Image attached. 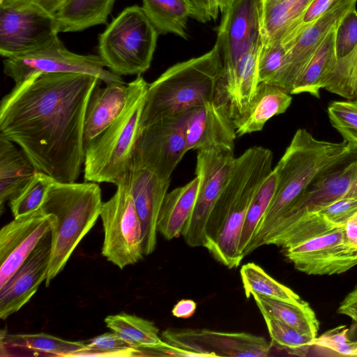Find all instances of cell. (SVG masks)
I'll return each instance as SVG.
<instances>
[{
    "label": "cell",
    "instance_id": "obj_1",
    "mask_svg": "<svg viewBox=\"0 0 357 357\" xmlns=\"http://www.w3.org/2000/svg\"><path fill=\"white\" fill-rule=\"evenodd\" d=\"M100 82L91 75L58 73L15 84L1 101L0 135L17 144L38 171L75 182L84 163L86 109Z\"/></svg>",
    "mask_w": 357,
    "mask_h": 357
},
{
    "label": "cell",
    "instance_id": "obj_2",
    "mask_svg": "<svg viewBox=\"0 0 357 357\" xmlns=\"http://www.w3.org/2000/svg\"><path fill=\"white\" fill-rule=\"evenodd\" d=\"M273 153L252 146L235 159L229 178L216 201L206 227V248L228 268L238 267L243 257L238 251L249 206L271 172Z\"/></svg>",
    "mask_w": 357,
    "mask_h": 357
},
{
    "label": "cell",
    "instance_id": "obj_3",
    "mask_svg": "<svg viewBox=\"0 0 357 357\" xmlns=\"http://www.w3.org/2000/svg\"><path fill=\"white\" fill-rule=\"evenodd\" d=\"M352 151L344 141L319 140L305 129L297 130L274 168L278 176L274 197L243 252L244 257L261 246L275 224L317 178L343 162Z\"/></svg>",
    "mask_w": 357,
    "mask_h": 357
},
{
    "label": "cell",
    "instance_id": "obj_4",
    "mask_svg": "<svg viewBox=\"0 0 357 357\" xmlns=\"http://www.w3.org/2000/svg\"><path fill=\"white\" fill-rule=\"evenodd\" d=\"M223 74L216 44L204 54L169 68L149 84L139 131L162 119L217 100Z\"/></svg>",
    "mask_w": 357,
    "mask_h": 357
},
{
    "label": "cell",
    "instance_id": "obj_5",
    "mask_svg": "<svg viewBox=\"0 0 357 357\" xmlns=\"http://www.w3.org/2000/svg\"><path fill=\"white\" fill-rule=\"evenodd\" d=\"M101 190L96 182L64 183L54 180L40 206L56 218L51 230L52 254L45 285L63 271L81 240L100 216Z\"/></svg>",
    "mask_w": 357,
    "mask_h": 357
},
{
    "label": "cell",
    "instance_id": "obj_6",
    "mask_svg": "<svg viewBox=\"0 0 357 357\" xmlns=\"http://www.w3.org/2000/svg\"><path fill=\"white\" fill-rule=\"evenodd\" d=\"M128 84V98L121 113L85 149L86 181L116 185L129 170L149 84L140 75Z\"/></svg>",
    "mask_w": 357,
    "mask_h": 357
},
{
    "label": "cell",
    "instance_id": "obj_7",
    "mask_svg": "<svg viewBox=\"0 0 357 357\" xmlns=\"http://www.w3.org/2000/svg\"><path fill=\"white\" fill-rule=\"evenodd\" d=\"M158 34L142 7H127L99 36V56L116 75H140L151 66Z\"/></svg>",
    "mask_w": 357,
    "mask_h": 357
},
{
    "label": "cell",
    "instance_id": "obj_8",
    "mask_svg": "<svg viewBox=\"0 0 357 357\" xmlns=\"http://www.w3.org/2000/svg\"><path fill=\"white\" fill-rule=\"evenodd\" d=\"M126 176L114 195L102 203L100 214L104 231L102 255L120 269L144 256L142 224Z\"/></svg>",
    "mask_w": 357,
    "mask_h": 357
},
{
    "label": "cell",
    "instance_id": "obj_9",
    "mask_svg": "<svg viewBox=\"0 0 357 357\" xmlns=\"http://www.w3.org/2000/svg\"><path fill=\"white\" fill-rule=\"evenodd\" d=\"M59 33L55 15L41 7L0 0V54L5 59L45 48Z\"/></svg>",
    "mask_w": 357,
    "mask_h": 357
},
{
    "label": "cell",
    "instance_id": "obj_10",
    "mask_svg": "<svg viewBox=\"0 0 357 357\" xmlns=\"http://www.w3.org/2000/svg\"><path fill=\"white\" fill-rule=\"evenodd\" d=\"M3 73L18 84L36 74L82 73L95 76L105 84H124L121 76L105 68L99 55L69 51L58 38L41 50L4 59Z\"/></svg>",
    "mask_w": 357,
    "mask_h": 357
},
{
    "label": "cell",
    "instance_id": "obj_11",
    "mask_svg": "<svg viewBox=\"0 0 357 357\" xmlns=\"http://www.w3.org/2000/svg\"><path fill=\"white\" fill-rule=\"evenodd\" d=\"M235 159L234 151L228 149L198 150L195 175L199 181L197 197L181 234L189 246L204 247L208 219L229 178Z\"/></svg>",
    "mask_w": 357,
    "mask_h": 357
},
{
    "label": "cell",
    "instance_id": "obj_12",
    "mask_svg": "<svg viewBox=\"0 0 357 357\" xmlns=\"http://www.w3.org/2000/svg\"><path fill=\"white\" fill-rule=\"evenodd\" d=\"M191 109L159 120L139 132L131 165L146 168L163 180L188 151L185 126Z\"/></svg>",
    "mask_w": 357,
    "mask_h": 357
},
{
    "label": "cell",
    "instance_id": "obj_13",
    "mask_svg": "<svg viewBox=\"0 0 357 357\" xmlns=\"http://www.w3.org/2000/svg\"><path fill=\"white\" fill-rule=\"evenodd\" d=\"M162 340L197 357L269 355L271 344L263 337L248 333H226L208 329H167Z\"/></svg>",
    "mask_w": 357,
    "mask_h": 357
},
{
    "label": "cell",
    "instance_id": "obj_14",
    "mask_svg": "<svg viewBox=\"0 0 357 357\" xmlns=\"http://www.w3.org/2000/svg\"><path fill=\"white\" fill-rule=\"evenodd\" d=\"M344 227L282 250L297 270L307 275L342 274L357 265V249L349 243Z\"/></svg>",
    "mask_w": 357,
    "mask_h": 357
},
{
    "label": "cell",
    "instance_id": "obj_15",
    "mask_svg": "<svg viewBox=\"0 0 357 357\" xmlns=\"http://www.w3.org/2000/svg\"><path fill=\"white\" fill-rule=\"evenodd\" d=\"M262 11V0H234L222 13L215 44L222 58L223 76L231 71L243 52L261 40Z\"/></svg>",
    "mask_w": 357,
    "mask_h": 357
},
{
    "label": "cell",
    "instance_id": "obj_16",
    "mask_svg": "<svg viewBox=\"0 0 357 357\" xmlns=\"http://www.w3.org/2000/svg\"><path fill=\"white\" fill-rule=\"evenodd\" d=\"M357 0H334L329 9L309 25L289 46L279 74L271 84L291 94L298 77L326 37L344 15L356 7Z\"/></svg>",
    "mask_w": 357,
    "mask_h": 357
},
{
    "label": "cell",
    "instance_id": "obj_17",
    "mask_svg": "<svg viewBox=\"0 0 357 357\" xmlns=\"http://www.w3.org/2000/svg\"><path fill=\"white\" fill-rule=\"evenodd\" d=\"M346 197H357V160L340 169L333 168L317 178L279 220L266 238L286 229L304 215L317 213Z\"/></svg>",
    "mask_w": 357,
    "mask_h": 357
},
{
    "label": "cell",
    "instance_id": "obj_18",
    "mask_svg": "<svg viewBox=\"0 0 357 357\" xmlns=\"http://www.w3.org/2000/svg\"><path fill=\"white\" fill-rule=\"evenodd\" d=\"M56 218L41 208L20 216L0 231V287L28 258L42 238L50 231Z\"/></svg>",
    "mask_w": 357,
    "mask_h": 357
},
{
    "label": "cell",
    "instance_id": "obj_19",
    "mask_svg": "<svg viewBox=\"0 0 357 357\" xmlns=\"http://www.w3.org/2000/svg\"><path fill=\"white\" fill-rule=\"evenodd\" d=\"M52 254L51 231L47 233L36 247L0 287V318L6 319L20 310L46 280Z\"/></svg>",
    "mask_w": 357,
    "mask_h": 357
},
{
    "label": "cell",
    "instance_id": "obj_20",
    "mask_svg": "<svg viewBox=\"0 0 357 357\" xmlns=\"http://www.w3.org/2000/svg\"><path fill=\"white\" fill-rule=\"evenodd\" d=\"M126 181L139 215L144 255L151 254L157 242V220L171 180H163L146 168L131 165Z\"/></svg>",
    "mask_w": 357,
    "mask_h": 357
},
{
    "label": "cell",
    "instance_id": "obj_21",
    "mask_svg": "<svg viewBox=\"0 0 357 357\" xmlns=\"http://www.w3.org/2000/svg\"><path fill=\"white\" fill-rule=\"evenodd\" d=\"M236 137L233 119L217 100L191 109L185 126L188 151L212 148L234 151Z\"/></svg>",
    "mask_w": 357,
    "mask_h": 357
},
{
    "label": "cell",
    "instance_id": "obj_22",
    "mask_svg": "<svg viewBox=\"0 0 357 357\" xmlns=\"http://www.w3.org/2000/svg\"><path fill=\"white\" fill-rule=\"evenodd\" d=\"M129 94L128 84L113 83L104 88L96 85L89 98L84 124V149L120 115Z\"/></svg>",
    "mask_w": 357,
    "mask_h": 357
},
{
    "label": "cell",
    "instance_id": "obj_23",
    "mask_svg": "<svg viewBox=\"0 0 357 357\" xmlns=\"http://www.w3.org/2000/svg\"><path fill=\"white\" fill-rule=\"evenodd\" d=\"M86 348L82 341H70L46 333L1 332V356H73Z\"/></svg>",
    "mask_w": 357,
    "mask_h": 357
},
{
    "label": "cell",
    "instance_id": "obj_24",
    "mask_svg": "<svg viewBox=\"0 0 357 357\" xmlns=\"http://www.w3.org/2000/svg\"><path fill=\"white\" fill-rule=\"evenodd\" d=\"M292 98L283 89L271 84H260L247 110L234 120L236 135L260 131L273 116L284 113Z\"/></svg>",
    "mask_w": 357,
    "mask_h": 357
},
{
    "label": "cell",
    "instance_id": "obj_25",
    "mask_svg": "<svg viewBox=\"0 0 357 357\" xmlns=\"http://www.w3.org/2000/svg\"><path fill=\"white\" fill-rule=\"evenodd\" d=\"M37 169L15 143L0 135V210L31 180Z\"/></svg>",
    "mask_w": 357,
    "mask_h": 357
},
{
    "label": "cell",
    "instance_id": "obj_26",
    "mask_svg": "<svg viewBox=\"0 0 357 357\" xmlns=\"http://www.w3.org/2000/svg\"><path fill=\"white\" fill-rule=\"evenodd\" d=\"M199 177L167 192L161 206L157 231L167 240L181 236L196 201Z\"/></svg>",
    "mask_w": 357,
    "mask_h": 357
},
{
    "label": "cell",
    "instance_id": "obj_27",
    "mask_svg": "<svg viewBox=\"0 0 357 357\" xmlns=\"http://www.w3.org/2000/svg\"><path fill=\"white\" fill-rule=\"evenodd\" d=\"M312 0H284L264 3L261 20V42L282 41L294 31Z\"/></svg>",
    "mask_w": 357,
    "mask_h": 357
},
{
    "label": "cell",
    "instance_id": "obj_28",
    "mask_svg": "<svg viewBox=\"0 0 357 357\" xmlns=\"http://www.w3.org/2000/svg\"><path fill=\"white\" fill-rule=\"evenodd\" d=\"M116 0H68L55 15L60 32H77L105 24Z\"/></svg>",
    "mask_w": 357,
    "mask_h": 357
},
{
    "label": "cell",
    "instance_id": "obj_29",
    "mask_svg": "<svg viewBox=\"0 0 357 357\" xmlns=\"http://www.w3.org/2000/svg\"><path fill=\"white\" fill-rule=\"evenodd\" d=\"M335 30L326 37L307 63L296 81L291 94L307 93L316 98L320 97V90L324 88L328 77L337 63Z\"/></svg>",
    "mask_w": 357,
    "mask_h": 357
},
{
    "label": "cell",
    "instance_id": "obj_30",
    "mask_svg": "<svg viewBox=\"0 0 357 357\" xmlns=\"http://www.w3.org/2000/svg\"><path fill=\"white\" fill-rule=\"evenodd\" d=\"M252 296L262 316L278 319L305 335L317 337L319 322L308 303L296 305L257 294Z\"/></svg>",
    "mask_w": 357,
    "mask_h": 357
},
{
    "label": "cell",
    "instance_id": "obj_31",
    "mask_svg": "<svg viewBox=\"0 0 357 357\" xmlns=\"http://www.w3.org/2000/svg\"><path fill=\"white\" fill-rule=\"evenodd\" d=\"M337 63L328 77L324 89L337 94L349 64L357 50V10H349L335 30Z\"/></svg>",
    "mask_w": 357,
    "mask_h": 357
},
{
    "label": "cell",
    "instance_id": "obj_32",
    "mask_svg": "<svg viewBox=\"0 0 357 357\" xmlns=\"http://www.w3.org/2000/svg\"><path fill=\"white\" fill-rule=\"evenodd\" d=\"M142 8L159 34L187 38V22L192 11L187 0H142Z\"/></svg>",
    "mask_w": 357,
    "mask_h": 357
},
{
    "label": "cell",
    "instance_id": "obj_33",
    "mask_svg": "<svg viewBox=\"0 0 357 357\" xmlns=\"http://www.w3.org/2000/svg\"><path fill=\"white\" fill-rule=\"evenodd\" d=\"M105 322L108 328L119 334L137 349L153 347L165 342L153 322L136 315L121 312L106 317Z\"/></svg>",
    "mask_w": 357,
    "mask_h": 357
},
{
    "label": "cell",
    "instance_id": "obj_34",
    "mask_svg": "<svg viewBox=\"0 0 357 357\" xmlns=\"http://www.w3.org/2000/svg\"><path fill=\"white\" fill-rule=\"evenodd\" d=\"M240 275L247 298L253 294H257L296 305L305 303L292 289L276 281L254 263L243 265L240 270Z\"/></svg>",
    "mask_w": 357,
    "mask_h": 357
},
{
    "label": "cell",
    "instance_id": "obj_35",
    "mask_svg": "<svg viewBox=\"0 0 357 357\" xmlns=\"http://www.w3.org/2000/svg\"><path fill=\"white\" fill-rule=\"evenodd\" d=\"M336 229L338 228L331 225L318 212L307 213L286 229L268 237L264 245H275L285 250Z\"/></svg>",
    "mask_w": 357,
    "mask_h": 357
},
{
    "label": "cell",
    "instance_id": "obj_36",
    "mask_svg": "<svg viewBox=\"0 0 357 357\" xmlns=\"http://www.w3.org/2000/svg\"><path fill=\"white\" fill-rule=\"evenodd\" d=\"M277 184L278 176L273 169L259 188L249 206L238 246V251L243 258V252L252 239L261 220L274 197Z\"/></svg>",
    "mask_w": 357,
    "mask_h": 357
},
{
    "label": "cell",
    "instance_id": "obj_37",
    "mask_svg": "<svg viewBox=\"0 0 357 357\" xmlns=\"http://www.w3.org/2000/svg\"><path fill=\"white\" fill-rule=\"evenodd\" d=\"M263 317L271 338V345L290 355H307L315 338L305 335L278 319L266 316Z\"/></svg>",
    "mask_w": 357,
    "mask_h": 357
},
{
    "label": "cell",
    "instance_id": "obj_38",
    "mask_svg": "<svg viewBox=\"0 0 357 357\" xmlns=\"http://www.w3.org/2000/svg\"><path fill=\"white\" fill-rule=\"evenodd\" d=\"M53 181L47 174L38 171L26 185L8 201L14 218L39 209Z\"/></svg>",
    "mask_w": 357,
    "mask_h": 357
},
{
    "label": "cell",
    "instance_id": "obj_39",
    "mask_svg": "<svg viewBox=\"0 0 357 357\" xmlns=\"http://www.w3.org/2000/svg\"><path fill=\"white\" fill-rule=\"evenodd\" d=\"M73 356H143L141 349L130 345L117 333H106L91 339L86 348L75 354Z\"/></svg>",
    "mask_w": 357,
    "mask_h": 357
},
{
    "label": "cell",
    "instance_id": "obj_40",
    "mask_svg": "<svg viewBox=\"0 0 357 357\" xmlns=\"http://www.w3.org/2000/svg\"><path fill=\"white\" fill-rule=\"evenodd\" d=\"M327 111L332 126L352 151L357 150V101H333Z\"/></svg>",
    "mask_w": 357,
    "mask_h": 357
},
{
    "label": "cell",
    "instance_id": "obj_41",
    "mask_svg": "<svg viewBox=\"0 0 357 357\" xmlns=\"http://www.w3.org/2000/svg\"><path fill=\"white\" fill-rule=\"evenodd\" d=\"M287 50L280 42L263 43L258 59V79L260 84H271L282 68Z\"/></svg>",
    "mask_w": 357,
    "mask_h": 357
},
{
    "label": "cell",
    "instance_id": "obj_42",
    "mask_svg": "<svg viewBox=\"0 0 357 357\" xmlns=\"http://www.w3.org/2000/svg\"><path fill=\"white\" fill-rule=\"evenodd\" d=\"M349 328L339 326L317 336L313 346L322 348L342 356H357V340L349 338Z\"/></svg>",
    "mask_w": 357,
    "mask_h": 357
},
{
    "label": "cell",
    "instance_id": "obj_43",
    "mask_svg": "<svg viewBox=\"0 0 357 357\" xmlns=\"http://www.w3.org/2000/svg\"><path fill=\"white\" fill-rule=\"evenodd\" d=\"M318 213L335 227H344L347 222L357 213V197L341 198Z\"/></svg>",
    "mask_w": 357,
    "mask_h": 357
},
{
    "label": "cell",
    "instance_id": "obj_44",
    "mask_svg": "<svg viewBox=\"0 0 357 357\" xmlns=\"http://www.w3.org/2000/svg\"><path fill=\"white\" fill-rule=\"evenodd\" d=\"M333 1L334 0H312L296 29L282 41L283 46H289L309 25L324 15Z\"/></svg>",
    "mask_w": 357,
    "mask_h": 357
},
{
    "label": "cell",
    "instance_id": "obj_45",
    "mask_svg": "<svg viewBox=\"0 0 357 357\" xmlns=\"http://www.w3.org/2000/svg\"><path fill=\"white\" fill-rule=\"evenodd\" d=\"M338 96L357 101V50L344 74Z\"/></svg>",
    "mask_w": 357,
    "mask_h": 357
},
{
    "label": "cell",
    "instance_id": "obj_46",
    "mask_svg": "<svg viewBox=\"0 0 357 357\" xmlns=\"http://www.w3.org/2000/svg\"><path fill=\"white\" fill-rule=\"evenodd\" d=\"M190 6L191 17L202 23L216 20L211 0H187Z\"/></svg>",
    "mask_w": 357,
    "mask_h": 357
},
{
    "label": "cell",
    "instance_id": "obj_47",
    "mask_svg": "<svg viewBox=\"0 0 357 357\" xmlns=\"http://www.w3.org/2000/svg\"><path fill=\"white\" fill-rule=\"evenodd\" d=\"M337 312L357 323V285L341 301Z\"/></svg>",
    "mask_w": 357,
    "mask_h": 357
},
{
    "label": "cell",
    "instance_id": "obj_48",
    "mask_svg": "<svg viewBox=\"0 0 357 357\" xmlns=\"http://www.w3.org/2000/svg\"><path fill=\"white\" fill-rule=\"evenodd\" d=\"M197 308L195 302L190 299L179 301L172 309V314L177 318H189L192 317Z\"/></svg>",
    "mask_w": 357,
    "mask_h": 357
},
{
    "label": "cell",
    "instance_id": "obj_49",
    "mask_svg": "<svg viewBox=\"0 0 357 357\" xmlns=\"http://www.w3.org/2000/svg\"><path fill=\"white\" fill-rule=\"evenodd\" d=\"M21 2L34 3L50 13L55 15L68 2V0H13Z\"/></svg>",
    "mask_w": 357,
    "mask_h": 357
},
{
    "label": "cell",
    "instance_id": "obj_50",
    "mask_svg": "<svg viewBox=\"0 0 357 357\" xmlns=\"http://www.w3.org/2000/svg\"><path fill=\"white\" fill-rule=\"evenodd\" d=\"M344 229L349 243L357 249V219L353 216L347 222Z\"/></svg>",
    "mask_w": 357,
    "mask_h": 357
},
{
    "label": "cell",
    "instance_id": "obj_51",
    "mask_svg": "<svg viewBox=\"0 0 357 357\" xmlns=\"http://www.w3.org/2000/svg\"><path fill=\"white\" fill-rule=\"evenodd\" d=\"M234 0H211L213 13L216 18L218 13H223L231 4Z\"/></svg>",
    "mask_w": 357,
    "mask_h": 357
},
{
    "label": "cell",
    "instance_id": "obj_52",
    "mask_svg": "<svg viewBox=\"0 0 357 357\" xmlns=\"http://www.w3.org/2000/svg\"><path fill=\"white\" fill-rule=\"evenodd\" d=\"M284 1V0H262L264 3H276V2H280V1Z\"/></svg>",
    "mask_w": 357,
    "mask_h": 357
}]
</instances>
